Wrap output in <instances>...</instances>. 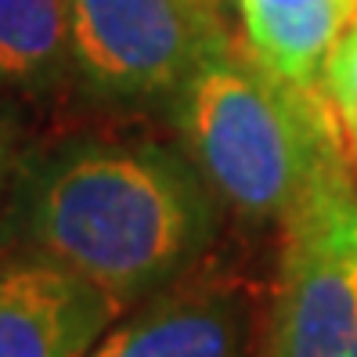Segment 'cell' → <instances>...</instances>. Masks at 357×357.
Segmentation results:
<instances>
[{"label":"cell","mask_w":357,"mask_h":357,"mask_svg":"<svg viewBox=\"0 0 357 357\" xmlns=\"http://www.w3.org/2000/svg\"><path fill=\"white\" fill-rule=\"evenodd\" d=\"M242 44L289 83L321 87L325 61L357 22V0H235Z\"/></svg>","instance_id":"52a82bcc"},{"label":"cell","mask_w":357,"mask_h":357,"mask_svg":"<svg viewBox=\"0 0 357 357\" xmlns=\"http://www.w3.org/2000/svg\"><path fill=\"white\" fill-rule=\"evenodd\" d=\"M73 0H0V94L44 109L73 94Z\"/></svg>","instance_id":"ba28073f"},{"label":"cell","mask_w":357,"mask_h":357,"mask_svg":"<svg viewBox=\"0 0 357 357\" xmlns=\"http://www.w3.org/2000/svg\"><path fill=\"white\" fill-rule=\"evenodd\" d=\"M33 141L36 137L29 130V109L0 94V227H4L15 184H18V174H22V162L33 149Z\"/></svg>","instance_id":"30bf717a"},{"label":"cell","mask_w":357,"mask_h":357,"mask_svg":"<svg viewBox=\"0 0 357 357\" xmlns=\"http://www.w3.org/2000/svg\"><path fill=\"white\" fill-rule=\"evenodd\" d=\"M227 209L184 144L134 127L33 141L0 227V253L87 278L130 310L202 264Z\"/></svg>","instance_id":"6da1fadb"},{"label":"cell","mask_w":357,"mask_h":357,"mask_svg":"<svg viewBox=\"0 0 357 357\" xmlns=\"http://www.w3.org/2000/svg\"><path fill=\"white\" fill-rule=\"evenodd\" d=\"M123 314L66 267L0 253V357H91Z\"/></svg>","instance_id":"8992f818"},{"label":"cell","mask_w":357,"mask_h":357,"mask_svg":"<svg viewBox=\"0 0 357 357\" xmlns=\"http://www.w3.org/2000/svg\"><path fill=\"white\" fill-rule=\"evenodd\" d=\"M271 285L217 245L202 264L130 307L91 357H260Z\"/></svg>","instance_id":"5b68a950"},{"label":"cell","mask_w":357,"mask_h":357,"mask_svg":"<svg viewBox=\"0 0 357 357\" xmlns=\"http://www.w3.org/2000/svg\"><path fill=\"white\" fill-rule=\"evenodd\" d=\"M170 116L224 209L253 227L282 224L314 174L347 149L328 94L267 69L242 36L184 83Z\"/></svg>","instance_id":"7a4b0ae2"},{"label":"cell","mask_w":357,"mask_h":357,"mask_svg":"<svg viewBox=\"0 0 357 357\" xmlns=\"http://www.w3.org/2000/svg\"><path fill=\"white\" fill-rule=\"evenodd\" d=\"M325 94L332 101L335 116L343 123L347 144L357 152V22L343 33V40L332 47L325 61Z\"/></svg>","instance_id":"9c48e42d"},{"label":"cell","mask_w":357,"mask_h":357,"mask_svg":"<svg viewBox=\"0 0 357 357\" xmlns=\"http://www.w3.org/2000/svg\"><path fill=\"white\" fill-rule=\"evenodd\" d=\"M235 40L224 0H73V94L109 112H170Z\"/></svg>","instance_id":"277c9868"},{"label":"cell","mask_w":357,"mask_h":357,"mask_svg":"<svg viewBox=\"0 0 357 357\" xmlns=\"http://www.w3.org/2000/svg\"><path fill=\"white\" fill-rule=\"evenodd\" d=\"M278 227L260 357H357V181L347 149Z\"/></svg>","instance_id":"3957f363"}]
</instances>
